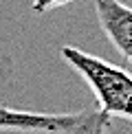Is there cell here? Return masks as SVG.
Wrapping results in <instances>:
<instances>
[{"mask_svg": "<svg viewBox=\"0 0 132 134\" xmlns=\"http://www.w3.org/2000/svg\"><path fill=\"white\" fill-rule=\"evenodd\" d=\"M59 55L90 86L101 112L132 121V72L75 46H62Z\"/></svg>", "mask_w": 132, "mask_h": 134, "instance_id": "6da1fadb", "label": "cell"}, {"mask_svg": "<svg viewBox=\"0 0 132 134\" xmlns=\"http://www.w3.org/2000/svg\"><path fill=\"white\" fill-rule=\"evenodd\" d=\"M112 119L99 108L77 112H35L0 105V132L26 134H108Z\"/></svg>", "mask_w": 132, "mask_h": 134, "instance_id": "7a4b0ae2", "label": "cell"}, {"mask_svg": "<svg viewBox=\"0 0 132 134\" xmlns=\"http://www.w3.org/2000/svg\"><path fill=\"white\" fill-rule=\"evenodd\" d=\"M95 13L114 51L132 64V7L121 0H95Z\"/></svg>", "mask_w": 132, "mask_h": 134, "instance_id": "3957f363", "label": "cell"}, {"mask_svg": "<svg viewBox=\"0 0 132 134\" xmlns=\"http://www.w3.org/2000/svg\"><path fill=\"white\" fill-rule=\"evenodd\" d=\"M70 2H73V0H33V2H31V9H33V13L42 15V13H46V11L66 7V4H70Z\"/></svg>", "mask_w": 132, "mask_h": 134, "instance_id": "277c9868", "label": "cell"}]
</instances>
